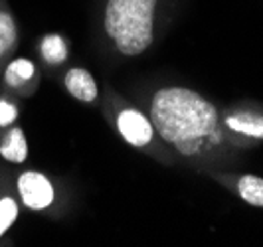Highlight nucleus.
<instances>
[{
	"instance_id": "nucleus-6",
	"label": "nucleus",
	"mask_w": 263,
	"mask_h": 247,
	"mask_svg": "<svg viewBox=\"0 0 263 247\" xmlns=\"http://www.w3.org/2000/svg\"><path fill=\"white\" fill-rule=\"evenodd\" d=\"M66 87L76 99L83 101V103H91L97 99V85L91 73L83 67H73L69 69L66 75Z\"/></svg>"
},
{
	"instance_id": "nucleus-3",
	"label": "nucleus",
	"mask_w": 263,
	"mask_h": 247,
	"mask_svg": "<svg viewBox=\"0 0 263 247\" xmlns=\"http://www.w3.org/2000/svg\"><path fill=\"white\" fill-rule=\"evenodd\" d=\"M226 130L241 144L263 143V111L261 109H239L224 119Z\"/></svg>"
},
{
	"instance_id": "nucleus-8",
	"label": "nucleus",
	"mask_w": 263,
	"mask_h": 247,
	"mask_svg": "<svg viewBox=\"0 0 263 247\" xmlns=\"http://www.w3.org/2000/svg\"><path fill=\"white\" fill-rule=\"evenodd\" d=\"M0 155L6 160H12V162H24L28 156V144L24 139V132L20 129L10 130L0 146Z\"/></svg>"
},
{
	"instance_id": "nucleus-2",
	"label": "nucleus",
	"mask_w": 263,
	"mask_h": 247,
	"mask_svg": "<svg viewBox=\"0 0 263 247\" xmlns=\"http://www.w3.org/2000/svg\"><path fill=\"white\" fill-rule=\"evenodd\" d=\"M158 0H109L105 30L123 55H139L153 44Z\"/></svg>"
},
{
	"instance_id": "nucleus-5",
	"label": "nucleus",
	"mask_w": 263,
	"mask_h": 247,
	"mask_svg": "<svg viewBox=\"0 0 263 247\" xmlns=\"http://www.w3.org/2000/svg\"><path fill=\"white\" fill-rule=\"evenodd\" d=\"M18 190L24 204L32 210H44L53 202L52 184L38 172H24L18 180Z\"/></svg>"
},
{
	"instance_id": "nucleus-13",
	"label": "nucleus",
	"mask_w": 263,
	"mask_h": 247,
	"mask_svg": "<svg viewBox=\"0 0 263 247\" xmlns=\"http://www.w3.org/2000/svg\"><path fill=\"white\" fill-rule=\"evenodd\" d=\"M14 119H16V107L8 101H0V127L10 125Z\"/></svg>"
},
{
	"instance_id": "nucleus-12",
	"label": "nucleus",
	"mask_w": 263,
	"mask_h": 247,
	"mask_svg": "<svg viewBox=\"0 0 263 247\" xmlns=\"http://www.w3.org/2000/svg\"><path fill=\"white\" fill-rule=\"evenodd\" d=\"M16 216H18L16 202H14L12 198H2L0 200V235L12 225Z\"/></svg>"
},
{
	"instance_id": "nucleus-4",
	"label": "nucleus",
	"mask_w": 263,
	"mask_h": 247,
	"mask_svg": "<svg viewBox=\"0 0 263 247\" xmlns=\"http://www.w3.org/2000/svg\"><path fill=\"white\" fill-rule=\"evenodd\" d=\"M117 129L121 132V137L129 144L137 146V148H143L146 144H151L153 137H155L153 123L137 109H125V111L119 113Z\"/></svg>"
},
{
	"instance_id": "nucleus-11",
	"label": "nucleus",
	"mask_w": 263,
	"mask_h": 247,
	"mask_svg": "<svg viewBox=\"0 0 263 247\" xmlns=\"http://www.w3.org/2000/svg\"><path fill=\"white\" fill-rule=\"evenodd\" d=\"M16 42V24L12 16L6 12H0V55L6 53Z\"/></svg>"
},
{
	"instance_id": "nucleus-1",
	"label": "nucleus",
	"mask_w": 263,
	"mask_h": 247,
	"mask_svg": "<svg viewBox=\"0 0 263 247\" xmlns=\"http://www.w3.org/2000/svg\"><path fill=\"white\" fill-rule=\"evenodd\" d=\"M155 132L180 155L200 156L222 143V121L216 107L186 87H164L153 95Z\"/></svg>"
},
{
	"instance_id": "nucleus-7",
	"label": "nucleus",
	"mask_w": 263,
	"mask_h": 247,
	"mask_svg": "<svg viewBox=\"0 0 263 247\" xmlns=\"http://www.w3.org/2000/svg\"><path fill=\"white\" fill-rule=\"evenodd\" d=\"M236 192L237 196L255 208H263V178L255 174H243L236 178Z\"/></svg>"
},
{
	"instance_id": "nucleus-9",
	"label": "nucleus",
	"mask_w": 263,
	"mask_h": 247,
	"mask_svg": "<svg viewBox=\"0 0 263 247\" xmlns=\"http://www.w3.org/2000/svg\"><path fill=\"white\" fill-rule=\"evenodd\" d=\"M42 55L48 64H62L64 60L67 58V48H66V42L62 40V36H46L44 42H42Z\"/></svg>"
},
{
	"instance_id": "nucleus-10",
	"label": "nucleus",
	"mask_w": 263,
	"mask_h": 247,
	"mask_svg": "<svg viewBox=\"0 0 263 247\" xmlns=\"http://www.w3.org/2000/svg\"><path fill=\"white\" fill-rule=\"evenodd\" d=\"M32 78H34V64L28 60H16L6 69V81L12 87H18V85L30 81Z\"/></svg>"
}]
</instances>
